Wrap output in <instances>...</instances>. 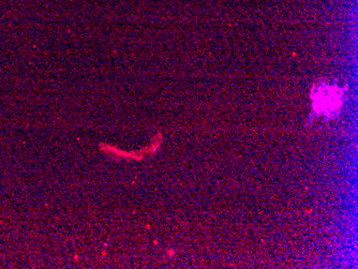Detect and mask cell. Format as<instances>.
I'll return each instance as SVG.
<instances>
[{
	"label": "cell",
	"mask_w": 358,
	"mask_h": 269,
	"mask_svg": "<svg viewBox=\"0 0 358 269\" xmlns=\"http://www.w3.org/2000/svg\"><path fill=\"white\" fill-rule=\"evenodd\" d=\"M315 110L325 114L337 112L341 106V92L334 86H322L317 88V94H313Z\"/></svg>",
	"instance_id": "6da1fadb"
}]
</instances>
